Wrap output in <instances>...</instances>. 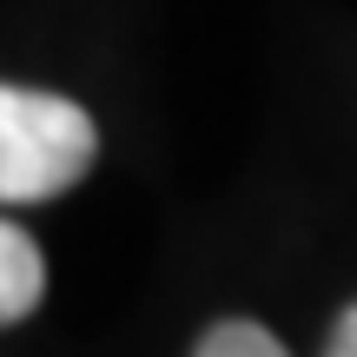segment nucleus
Listing matches in <instances>:
<instances>
[{"label": "nucleus", "mask_w": 357, "mask_h": 357, "mask_svg": "<svg viewBox=\"0 0 357 357\" xmlns=\"http://www.w3.org/2000/svg\"><path fill=\"white\" fill-rule=\"evenodd\" d=\"M331 351H337V357H357V305L344 311V318H337V331H331Z\"/></svg>", "instance_id": "nucleus-4"}, {"label": "nucleus", "mask_w": 357, "mask_h": 357, "mask_svg": "<svg viewBox=\"0 0 357 357\" xmlns=\"http://www.w3.org/2000/svg\"><path fill=\"white\" fill-rule=\"evenodd\" d=\"M93 153V119L60 93L33 86H0V205H40L60 199L86 178Z\"/></svg>", "instance_id": "nucleus-1"}, {"label": "nucleus", "mask_w": 357, "mask_h": 357, "mask_svg": "<svg viewBox=\"0 0 357 357\" xmlns=\"http://www.w3.org/2000/svg\"><path fill=\"white\" fill-rule=\"evenodd\" d=\"M284 344L265 331V324H212L199 337V357H278Z\"/></svg>", "instance_id": "nucleus-3"}, {"label": "nucleus", "mask_w": 357, "mask_h": 357, "mask_svg": "<svg viewBox=\"0 0 357 357\" xmlns=\"http://www.w3.org/2000/svg\"><path fill=\"white\" fill-rule=\"evenodd\" d=\"M40 291H47V258L20 225H0V324L33 318Z\"/></svg>", "instance_id": "nucleus-2"}]
</instances>
